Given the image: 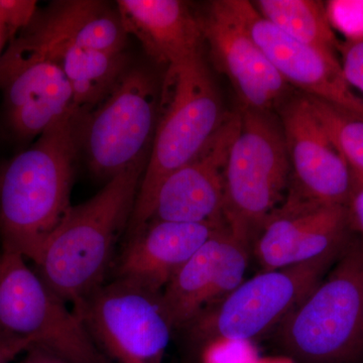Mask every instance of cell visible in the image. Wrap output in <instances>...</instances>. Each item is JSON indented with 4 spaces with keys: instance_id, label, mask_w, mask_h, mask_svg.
<instances>
[{
    "instance_id": "6da1fadb",
    "label": "cell",
    "mask_w": 363,
    "mask_h": 363,
    "mask_svg": "<svg viewBox=\"0 0 363 363\" xmlns=\"http://www.w3.org/2000/svg\"><path fill=\"white\" fill-rule=\"evenodd\" d=\"M80 116L71 112L55 121L0 175L2 250L20 253L33 264L72 207Z\"/></svg>"
},
{
    "instance_id": "7a4b0ae2",
    "label": "cell",
    "mask_w": 363,
    "mask_h": 363,
    "mask_svg": "<svg viewBox=\"0 0 363 363\" xmlns=\"http://www.w3.org/2000/svg\"><path fill=\"white\" fill-rule=\"evenodd\" d=\"M145 166L126 169L88 201L72 206L35 264L40 278L76 314L105 284L116 241L130 224Z\"/></svg>"
},
{
    "instance_id": "3957f363",
    "label": "cell",
    "mask_w": 363,
    "mask_h": 363,
    "mask_svg": "<svg viewBox=\"0 0 363 363\" xmlns=\"http://www.w3.org/2000/svg\"><path fill=\"white\" fill-rule=\"evenodd\" d=\"M160 101L152 149L128 226L130 235L152 218L162 182L192 161L228 116L201 54L168 67Z\"/></svg>"
},
{
    "instance_id": "277c9868",
    "label": "cell",
    "mask_w": 363,
    "mask_h": 363,
    "mask_svg": "<svg viewBox=\"0 0 363 363\" xmlns=\"http://www.w3.org/2000/svg\"><path fill=\"white\" fill-rule=\"evenodd\" d=\"M297 363H357L363 357V241L353 238L326 276L276 330Z\"/></svg>"
},
{
    "instance_id": "5b68a950",
    "label": "cell",
    "mask_w": 363,
    "mask_h": 363,
    "mask_svg": "<svg viewBox=\"0 0 363 363\" xmlns=\"http://www.w3.org/2000/svg\"><path fill=\"white\" fill-rule=\"evenodd\" d=\"M290 184L281 123L271 111L243 108L227 160L224 219L250 250L267 217L285 201Z\"/></svg>"
},
{
    "instance_id": "8992f818",
    "label": "cell",
    "mask_w": 363,
    "mask_h": 363,
    "mask_svg": "<svg viewBox=\"0 0 363 363\" xmlns=\"http://www.w3.org/2000/svg\"><path fill=\"white\" fill-rule=\"evenodd\" d=\"M343 252L329 253L296 266L259 272L201 313L184 330L188 332L192 343L202 350L225 341L262 338L278 329L323 279Z\"/></svg>"
},
{
    "instance_id": "52a82bcc",
    "label": "cell",
    "mask_w": 363,
    "mask_h": 363,
    "mask_svg": "<svg viewBox=\"0 0 363 363\" xmlns=\"http://www.w3.org/2000/svg\"><path fill=\"white\" fill-rule=\"evenodd\" d=\"M1 259L0 331L70 363H109L84 322L23 255L2 250Z\"/></svg>"
},
{
    "instance_id": "ba28073f",
    "label": "cell",
    "mask_w": 363,
    "mask_h": 363,
    "mask_svg": "<svg viewBox=\"0 0 363 363\" xmlns=\"http://www.w3.org/2000/svg\"><path fill=\"white\" fill-rule=\"evenodd\" d=\"M159 104L154 79L143 69L126 70L79 131L91 171L111 180L147 162L156 131Z\"/></svg>"
},
{
    "instance_id": "9c48e42d",
    "label": "cell",
    "mask_w": 363,
    "mask_h": 363,
    "mask_svg": "<svg viewBox=\"0 0 363 363\" xmlns=\"http://www.w3.org/2000/svg\"><path fill=\"white\" fill-rule=\"evenodd\" d=\"M77 315L109 363H162L175 331L162 294L128 279L105 283Z\"/></svg>"
},
{
    "instance_id": "30bf717a",
    "label": "cell",
    "mask_w": 363,
    "mask_h": 363,
    "mask_svg": "<svg viewBox=\"0 0 363 363\" xmlns=\"http://www.w3.org/2000/svg\"><path fill=\"white\" fill-rule=\"evenodd\" d=\"M0 91L7 125L20 140L37 138L55 121L78 112L61 67L26 30L0 58Z\"/></svg>"
},
{
    "instance_id": "8fae6325",
    "label": "cell",
    "mask_w": 363,
    "mask_h": 363,
    "mask_svg": "<svg viewBox=\"0 0 363 363\" xmlns=\"http://www.w3.org/2000/svg\"><path fill=\"white\" fill-rule=\"evenodd\" d=\"M352 231L346 206L315 204L288 193L260 227L252 255L260 272L296 266L343 252Z\"/></svg>"
},
{
    "instance_id": "7c38bea8",
    "label": "cell",
    "mask_w": 363,
    "mask_h": 363,
    "mask_svg": "<svg viewBox=\"0 0 363 363\" xmlns=\"http://www.w3.org/2000/svg\"><path fill=\"white\" fill-rule=\"evenodd\" d=\"M229 6L281 78L351 116L363 119V96L344 76L340 60L302 44L262 18L252 2L228 0Z\"/></svg>"
},
{
    "instance_id": "4fadbf2b",
    "label": "cell",
    "mask_w": 363,
    "mask_h": 363,
    "mask_svg": "<svg viewBox=\"0 0 363 363\" xmlns=\"http://www.w3.org/2000/svg\"><path fill=\"white\" fill-rule=\"evenodd\" d=\"M281 124L291 164L289 194L315 204L347 206L352 171L318 121L306 95L284 104Z\"/></svg>"
},
{
    "instance_id": "5bb4252c",
    "label": "cell",
    "mask_w": 363,
    "mask_h": 363,
    "mask_svg": "<svg viewBox=\"0 0 363 363\" xmlns=\"http://www.w3.org/2000/svg\"><path fill=\"white\" fill-rule=\"evenodd\" d=\"M252 250L228 225L215 233L176 272L162 292L174 330H184L201 313L245 281Z\"/></svg>"
},
{
    "instance_id": "9a60e30c",
    "label": "cell",
    "mask_w": 363,
    "mask_h": 363,
    "mask_svg": "<svg viewBox=\"0 0 363 363\" xmlns=\"http://www.w3.org/2000/svg\"><path fill=\"white\" fill-rule=\"evenodd\" d=\"M240 128V112L227 116L206 147L162 182L150 220L182 223L225 221V169Z\"/></svg>"
},
{
    "instance_id": "2e32d148",
    "label": "cell",
    "mask_w": 363,
    "mask_h": 363,
    "mask_svg": "<svg viewBox=\"0 0 363 363\" xmlns=\"http://www.w3.org/2000/svg\"><path fill=\"white\" fill-rule=\"evenodd\" d=\"M200 23L214 63L230 80L243 108L271 111L283 101L288 83L234 14L228 0L210 2Z\"/></svg>"
},
{
    "instance_id": "e0dca14e",
    "label": "cell",
    "mask_w": 363,
    "mask_h": 363,
    "mask_svg": "<svg viewBox=\"0 0 363 363\" xmlns=\"http://www.w3.org/2000/svg\"><path fill=\"white\" fill-rule=\"evenodd\" d=\"M226 225L225 221L150 220L130 234L117 264L116 278L162 294L176 272Z\"/></svg>"
},
{
    "instance_id": "ac0fdd59",
    "label": "cell",
    "mask_w": 363,
    "mask_h": 363,
    "mask_svg": "<svg viewBox=\"0 0 363 363\" xmlns=\"http://www.w3.org/2000/svg\"><path fill=\"white\" fill-rule=\"evenodd\" d=\"M117 11L128 35L152 58L174 66L201 54V23L179 0H119Z\"/></svg>"
},
{
    "instance_id": "d6986e66",
    "label": "cell",
    "mask_w": 363,
    "mask_h": 363,
    "mask_svg": "<svg viewBox=\"0 0 363 363\" xmlns=\"http://www.w3.org/2000/svg\"><path fill=\"white\" fill-rule=\"evenodd\" d=\"M23 30L61 67L70 83L80 116L84 109L101 104L128 70L124 52L93 51L57 39L45 32L35 18Z\"/></svg>"
},
{
    "instance_id": "ffe728a7",
    "label": "cell",
    "mask_w": 363,
    "mask_h": 363,
    "mask_svg": "<svg viewBox=\"0 0 363 363\" xmlns=\"http://www.w3.org/2000/svg\"><path fill=\"white\" fill-rule=\"evenodd\" d=\"M35 20L52 37L93 51L123 54L128 43L118 11L104 2H57Z\"/></svg>"
},
{
    "instance_id": "44dd1931",
    "label": "cell",
    "mask_w": 363,
    "mask_h": 363,
    "mask_svg": "<svg viewBox=\"0 0 363 363\" xmlns=\"http://www.w3.org/2000/svg\"><path fill=\"white\" fill-rule=\"evenodd\" d=\"M260 16L289 37L338 58L341 42L329 23L324 2L314 0H259L252 2Z\"/></svg>"
},
{
    "instance_id": "7402d4cb",
    "label": "cell",
    "mask_w": 363,
    "mask_h": 363,
    "mask_svg": "<svg viewBox=\"0 0 363 363\" xmlns=\"http://www.w3.org/2000/svg\"><path fill=\"white\" fill-rule=\"evenodd\" d=\"M307 97L318 121L352 173L363 177V119Z\"/></svg>"
},
{
    "instance_id": "603a6c76",
    "label": "cell",
    "mask_w": 363,
    "mask_h": 363,
    "mask_svg": "<svg viewBox=\"0 0 363 363\" xmlns=\"http://www.w3.org/2000/svg\"><path fill=\"white\" fill-rule=\"evenodd\" d=\"M325 6L332 28L344 42H363V0H331Z\"/></svg>"
},
{
    "instance_id": "cb8c5ba5",
    "label": "cell",
    "mask_w": 363,
    "mask_h": 363,
    "mask_svg": "<svg viewBox=\"0 0 363 363\" xmlns=\"http://www.w3.org/2000/svg\"><path fill=\"white\" fill-rule=\"evenodd\" d=\"M339 55L346 80L363 94V42H341Z\"/></svg>"
},
{
    "instance_id": "d4e9b609",
    "label": "cell",
    "mask_w": 363,
    "mask_h": 363,
    "mask_svg": "<svg viewBox=\"0 0 363 363\" xmlns=\"http://www.w3.org/2000/svg\"><path fill=\"white\" fill-rule=\"evenodd\" d=\"M352 175V190L346 208L353 231H357L363 241V177L354 173Z\"/></svg>"
},
{
    "instance_id": "484cf974",
    "label": "cell",
    "mask_w": 363,
    "mask_h": 363,
    "mask_svg": "<svg viewBox=\"0 0 363 363\" xmlns=\"http://www.w3.org/2000/svg\"><path fill=\"white\" fill-rule=\"evenodd\" d=\"M32 347L33 344L30 341L13 337L0 331V363H13Z\"/></svg>"
},
{
    "instance_id": "4316f807",
    "label": "cell",
    "mask_w": 363,
    "mask_h": 363,
    "mask_svg": "<svg viewBox=\"0 0 363 363\" xmlns=\"http://www.w3.org/2000/svg\"><path fill=\"white\" fill-rule=\"evenodd\" d=\"M18 363H70L39 347L30 348Z\"/></svg>"
},
{
    "instance_id": "83f0119b",
    "label": "cell",
    "mask_w": 363,
    "mask_h": 363,
    "mask_svg": "<svg viewBox=\"0 0 363 363\" xmlns=\"http://www.w3.org/2000/svg\"><path fill=\"white\" fill-rule=\"evenodd\" d=\"M14 38V33L13 30L9 28L7 26L6 20L0 13V58H1L2 51H4V45H6L7 40L13 39Z\"/></svg>"
},
{
    "instance_id": "f1b7e54d",
    "label": "cell",
    "mask_w": 363,
    "mask_h": 363,
    "mask_svg": "<svg viewBox=\"0 0 363 363\" xmlns=\"http://www.w3.org/2000/svg\"><path fill=\"white\" fill-rule=\"evenodd\" d=\"M1 253H0V269H1Z\"/></svg>"
}]
</instances>
